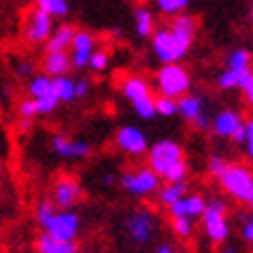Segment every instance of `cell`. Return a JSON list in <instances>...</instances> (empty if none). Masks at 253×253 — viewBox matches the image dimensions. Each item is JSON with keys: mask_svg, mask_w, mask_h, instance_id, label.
<instances>
[{"mask_svg": "<svg viewBox=\"0 0 253 253\" xmlns=\"http://www.w3.org/2000/svg\"><path fill=\"white\" fill-rule=\"evenodd\" d=\"M195 35H198V19L184 12L179 16H172L168 26L156 28L151 38V51L163 65L181 63V58L191 51Z\"/></svg>", "mask_w": 253, "mask_h": 253, "instance_id": "1", "label": "cell"}, {"mask_svg": "<svg viewBox=\"0 0 253 253\" xmlns=\"http://www.w3.org/2000/svg\"><path fill=\"white\" fill-rule=\"evenodd\" d=\"M146 165L161 176L165 184H184L188 176V161L184 146L176 139H158L146 154Z\"/></svg>", "mask_w": 253, "mask_h": 253, "instance_id": "2", "label": "cell"}, {"mask_svg": "<svg viewBox=\"0 0 253 253\" xmlns=\"http://www.w3.org/2000/svg\"><path fill=\"white\" fill-rule=\"evenodd\" d=\"M119 88H121V95L130 102L132 112H135L139 119L149 121V119L158 116V112H156L154 88H151V84H149L144 77H139V75H123Z\"/></svg>", "mask_w": 253, "mask_h": 253, "instance_id": "3", "label": "cell"}, {"mask_svg": "<svg viewBox=\"0 0 253 253\" xmlns=\"http://www.w3.org/2000/svg\"><path fill=\"white\" fill-rule=\"evenodd\" d=\"M221 188L232 200H237L242 205H253V169L244 163H230L228 169L218 176Z\"/></svg>", "mask_w": 253, "mask_h": 253, "instance_id": "4", "label": "cell"}, {"mask_svg": "<svg viewBox=\"0 0 253 253\" xmlns=\"http://www.w3.org/2000/svg\"><path fill=\"white\" fill-rule=\"evenodd\" d=\"M156 91L158 95H169V98H184L191 93V72L181 63H165L156 72Z\"/></svg>", "mask_w": 253, "mask_h": 253, "instance_id": "5", "label": "cell"}, {"mask_svg": "<svg viewBox=\"0 0 253 253\" xmlns=\"http://www.w3.org/2000/svg\"><path fill=\"white\" fill-rule=\"evenodd\" d=\"M202 228L205 235L211 244H225L228 235H230V225H228V205L221 198H211L207 202V209L202 214Z\"/></svg>", "mask_w": 253, "mask_h": 253, "instance_id": "6", "label": "cell"}, {"mask_svg": "<svg viewBox=\"0 0 253 253\" xmlns=\"http://www.w3.org/2000/svg\"><path fill=\"white\" fill-rule=\"evenodd\" d=\"M161 181L163 179L156 174L149 165L137 168V169H128V172H123L121 179H119L121 188L128 193V195H132V198H149V195L158 193L161 191Z\"/></svg>", "mask_w": 253, "mask_h": 253, "instance_id": "7", "label": "cell"}, {"mask_svg": "<svg viewBox=\"0 0 253 253\" xmlns=\"http://www.w3.org/2000/svg\"><path fill=\"white\" fill-rule=\"evenodd\" d=\"M156 230H158V218L149 207H137L126 218V235L137 246L149 244L154 239Z\"/></svg>", "mask_w": 253, "mask_h": 253, "instance_id": "8", "label": "cell"}, {"mask_svg": "<svg viewBox=\"0 0 253 253\" xmlns=\"http://www.w3.org/2000/svg\"><path fill=\"white\" fill-rule=\"evenodd\" d=\"M54 16L46 14L44 9H31L26 14V21H23V31H21V38L23 42L28 44H46L49 38L54 35Z\"/></svg>", "mask_w": 253, "mask_h": 253, "instance_id": "9", "label": "cell"}, {"mask_svg": "<svg viewBox=\"0 0 253 253\" xmlns=\"http://www.w3.org/2000/svg\"><path fill=\"white\" fill-rule=\"evenodd\" d=\"M114 144L119 146V151H123L126 156H132V158L149 154V149H151L144 130L137 126H121L114 135Z\"/></svg>", "mask_w": 253, "mask_h": 253, "instance_id": "10", "label": "cell"}, {"mask_svg": "<svg viewBox=\"0 0 253 253\" xmlns=\"http://www.w3.org/2000/svg\"><path fill=\"white\" fill-rule=\"evenodd\" d=\"M79 230H82V216L75 209H58L51 223L44 228V232H49L56 239H63V242H75Z\"/></svg>", "mask_w": 253, "mask_h": 253, "instance_id": "11", "label": "cell"}, {"mask_svg": "<svg viewBox=\"0 0 253 253\" xmlns=\"http://www.w3.org/2000/svg\"><path fill=\"white\" fill-rule=\"evenodd\" d=\"M82 198H84V188H82V184L75 176L63 174L56 179L54 191H51V200H54V205L58 209H75V205Z\"/></svg>", "mask_w": 253, "mask_h": 253, "instance_id": "12", "label": "cell"}, {"mask_svg": "<svg viewBox=\"0 0 253 253\" xmlns=\"http://www.w3.org/2000/svg\"><path fill=\"white\" fill-rule=\"evenodd\" d=\"M246 119L239 114L237 109H221L218 114H214V123H211V132L221 139H235L237 132L244 128Z\"/></svg>", "mask_w": 253, "mask_h": 253, "instance_id": "13", "label": "cell"}, {"mask_svg": "<svg viewBox=\"0 0 253 253\" xmlns=\"http://www.w3.org/2000/svg\"><path fill=\"white\" fill-rule=\"evenodd\" d=\"M98 51V42H95V35L88 31H77L75 35V42L70 46V56H72V65L75 70H84L88 68L91 63V56Z\"/></svg>", "mask_w": 253, "mask_h": 253, "instance_id": "14", "label": "cell"}, {"mask_svg": "<svg viewBox=\"0 0 253 253\" xmlns=\"http://www.w3.org/2000/svg\"><path fill=\"white\" fill-rule=\"evenodd\" d=\"M207 202L209 200H205L200 193H186L179 202H174L168 209V214H169V218H193V221H198L205 214Z\"/></svg>", "mask_w": 253, "mask_h": 253, "instance_id": "15", "label": "cell"}, {"mask_svg": "<svg viewBox=\"0 0 253 253\" xmlns=\"http://www.w3.org/2000/svg\"><path fill=\"white\" fill-rule=\"evenodd\" d=\"M51 151L65 161H82L91 154V146L84 139H70L68 135H54L51 137Z\"/></svg>", "mask_w": 253, "mask_h": 253, "instance_id": "16", "label": "cell"}, {"mask_svg": "<svg viewBox=\"0 0 253 253\" xmlns=\"http://www.w3.org/2000/svg\"><path fill=\"white\" fill-rule=\"evenodd\" d=\"M251 51L249 49H244V46H237V49H232L230 54L225 56V68L232 70V72H237L239 77H242V82H244V86L251 82L253 77V70H251ZM242 86V88H244Z\"/></svg>", "mask_w": 253, "mask_h": 253, "instance_id": "17", "label": "cell"}, {"mask_svg": "<svg viewBox=\"0 0 253 253\" xmlns=\"http://www.w3.org/2000/svg\"><path fill=\"white\" fill-rule=\"evenodd\" d=\"M72 68H75V65H72V56H70V51H46L44 61H42L44 75H49V77H54V79L68 75Z\"/></svg>", "mask_w": 253, "mask_h": 253, "instance_id": "18", "label": "cell"}, {"mask_svg": "<svg viewBox=\"0 0 253 253\" xmlns=\"http://www.w3.org/2000/svg\"><path fill=\"white\" fill-rule=\"evenodd\" d=\"M207 112L205 109V98L198 93H186L184 98H179V116L188 123H195L198 116H202Z\"/></svg>", "mask_w": 253, "mask_h": 253, "instance_id": "19", "label": "cell"}, {"mask_svg": "<svg viewBox=\"0 0 253 253\" xmlns=\"http://www.w3.org/2000/svg\"><path fill=\"white\" fill-rule=\"evenodd\" d=\"M75 35H77V28L70 26V23H61L54 31V35L46 42V51H70V46L75 42Z\"/></svg>", "mask_w": 253, "mask_h": 253, "instance_id": "20", "label": "cell"}, {"mask_svg": "<svg viewBox=\"0 0 253 253\" xmlns=\"http://www.w3.org/2000/svg\"><path fill=\"white\" fill-rule=\"evenodd\" d=\"M132 26H135V35L137 38H154L156 33V16L149 7H137L132 14Z\"/></svg>", "mask_w": 253, "mask_h": 253, "instance_id": "21", "label": "cell"}, {"mask_svg": "<svg viewBox=\"0 0 253 253\" xmlns=\"http://www.w3.org/2000/svg\"><path fill=\"white\" fill-rule=\"evenodd\" d=\"M38 253H77V242H63L42 230L38 237Z\"/></svg>", "mask_w": 253, "mask_h": 253, "instance_id": "22", "label": "cell"}, {"mask_svg": "<svg viewBox=\"0 0 253 253\" xmlns=\"http://www.w3.org/2000/svg\"><path fill=\"white\" fill-rule=\"evenodd\" d=\"M186 193H188V188H186V181L184 184H165L161 186V191L156 193L158 195V205L165 209H169L174 202H179V200L184 198Z\"/></svg>", "mask_w": 253, "mask_h": 253, "instance_id": "23", "label": "cell"}, {"mask_svg": "<svg viewBox=\"0 0 253 253\" xmlns=\"http://www.w3.org/2000/svg\"><path fill=\"white\" fill-rule=\"evenodd\" d=\"M28 95L31 98H44V95H49V93H56L54 91V77H49V75H35V77H31V82H28Z\"/></svg>", "mask_w": 253, "mask_h": 253, "instance_id": "24", "label": "cell"}, {"mask_svg": "<svg viewBox=\"0 0 253 253\" xmlns=\"http://www.w3.org/2000/svg\"><path fill=\"white\" fill-rule=\"evenodd\" d=\"M54 91L58 95L61 102H72V100H77V82L70 77V75H63V77H56L54 79Z\"/></svg>", "mask_w": 253, "mask_h": 253, "instance_id": "25", "label": "cell"}, {"mask_svg": "<svg viewBox=\"0 0 253 253\" xmlns=\"http://www.w3.org/2000/svg\"><path fill=\"white\" fill-rule=\"evenodd\" d=\"M35 7L44 9L46 14H51L54 19H63L70 12V2L68 0H35Z\"/></svg>", "mask_w": 253, "mask_h": 253, "instance_id": "26", "label": "cell"}, {"mask_svg": "<svg viewBox=\"0 0 253 253\" xmlns=\"http://www.w3.org/2000/svg\"><path fill=\"white\" fill-rule=\"evenodd\" d=\"M156 2V9L165 16H179L184 14L186 7H188V2L191 0H154Z\"/></svg>", "mask_w": 253, "mask_h": 253, "instance_id": "27", "label": "cell"}, {"mask_svg": "<svg viewBox=\"0 0 253 253\" xmlns=\"http://www.w3.org/2000/svg\"><path fill=\"white\" fill-rule=\"evenodd\" d=\"M56 211H58V207L54 205V200H44V202H40L38 205V209H35V221H38V225L42 228V230L51 223V218L56 216Z\"/></svg>", "mask_w": 253, "mask_h": 253, "instance_id": "28", "label": "cell"}, {"mask_svg": "<svg viewBox=\"0 0 253 253\" xmlns=\"http://www.w3.org/2000/svg\"><path fill=\"white\" fill-rule=\"evenodd\" d=\"M156 112H158V116H165V119L179 114V100L169 98V95H156Z\"/></svg>", "mask_w": 253, "mask_h": 253, "instance_id": "29", "label": "cell"}, {"mask_svg": "<svg viewBox=\"0 0 253 253\" xmlns=\"http://www.w3.org/2000/svg\"><path fill=\"white\" fill-rule=\"evenodd\" d=\"M193 228H195V221L193 218H172V230L179 239H188L193 235Z\"/></svg>", "mask_w": 253, "mask_h": 253, "instance_id": "30", "label": "cell"}, {"mask_svg": "<svg viewBox=\"0 0 253 253\" xmlns=\"http://www.w3.org/2000/svg\"><path fill=\"white\" fill-rule=\"evenodd\" d=\"M109 68V51L107 49H98L95 54L91 56V63H88V70L91 72H105Z\"/></svg>", "mask_w": 253, "mask_h": 253, "instance_id": "31", "label": "cell"}, {"mask_svg": "<svg viewBox=\"0 0 253 253\" xmlns=\"http://www.w3.org/2000/svg\"><path fill=\"white\" fill-rule=\"evenodd\" d=\"M228 165H230V161H225V158L218 156V154H214V156H209L207 158V172L214 176V179H218V176L228 169Z\"/></svg>", "mask_w": 253, "mask_h": 253, "instance_id": "32", "label": "cell"}, {"mask_svg": "<svg viewBox=\"0 0 253 253\" xmlns=\"http://www.w3.org/2000/svg\"><path fill=\"white\" fill-rule=\"evenodd\" d=\"M35 102H38V112L40 114H54L56 107L61 105V100H58V95L56 93H49V95H44V98H33Z\"/></svg>", "mask_w": 253, "mask_h": 253, "instance_id": "33", "label": "cell"}, {"mask_svg": "<svg viewBox=\"0 0 253 253\" xmlns=\"http://www.w3.org/2000/svg\"><path fill=\"white\" fill-rule=\"evenodd\" d=\"M19 116L21 119H35V116H40V112H38V102L33 98H26V100H21L19 102Z\"/></svg>", "mask_w": 253, "mask_h": 253, "instance_id": "34", "label": "cell"}, {"mask_svg": "<svg viewBox=\"0 0 253 253\" xmlns=\"http://www.w3.org/2000/svg\"><path fill=\"white\" fill-rule=\"evenodd\" d=\"M242 149H244V154L253 161V116L246 119V123H244V144H242Z\"/></svg>", "mask_w": 253, "mask_h": 253, "instance_id": "35", "label": "cell"}, {"mask_svg": "<svg viewBox=\"0 0 253 253\" xmlns=\"http://www.w3.org/2000/svg\"><path fill=\"white\" fill-rule=\"evenodd\" d=\"M239 221H242V225H239V232H242V239H244L246 244H253V216H239Z\"/></svg>", "mask_w": 253, "mask_h": 253, "instance_id": "36", "label": "cell"}, {"mask_svg": "<svg viewBox=\"0 0 253 253\" xmlns=\"http://www.w3.org/2000/svg\"><path fill=\"white\" fill-rule=\"evenodd\" d=\"M33 63L31 61H14V72L19 75V77H35L33 75Z\"/></svg>", "mask_w": 253, "mask_h": 253, "instance_id": "37", "label": "cell"}, {"mask_svg": "<svg viewBox=\"0 0 253 253\" xmlns=\"http://www.w3.org/2000/svg\"><path fill=\"white\" fill-rule=\"evenodd\" d=\"M88 88H91V82L88 79H77V98H84V95H88Z\"/></svg>", "mask_w": 253, "mask_h": 253, "instance_id": "38", "label": "cell"}, {"mask_svg": "<svg viewBox=\"0 0 253 253\" xmlns=\"http://www.w3.org/2000/svg\"><path fill=\"white\" fill-rule=\"evenodd\" d=\"M242 93H244V102L253 109V77H251V82H249V84L242 88Z\"/></svg>", "mask_w": 253, "mask_h": 253, "instance_id": "39", "label": "cell"}, {"mask_svg": "<svg viewBox=\"0 0 253 253\" xmlns=\"http://www.w3.org/2000/svg\"><path fill=\"white\" fill-rule=\"evenodd\" d=\"M114 184H116V176L112 172H105L102 174V186H114Z\"/></svg>", "mask_w": 253, "mask_h": 253, "instance_id": "40", "label": "cell"}, {"mask_svg": "<svg viewBox=\"0 0 253 253\" xmlns=\"http://www.w3.org/2000/svg\"><path fill=\"white\" fill-rule=\"evenodd\" d=\"M154 253H176V251H174V249H172V246H169V244H161V246H158V249H156Z\"/></svg>", "mask_w": 253, "mask_h": 253, "instance_id": "41", "label": "cell"}, {"mask_svg": "<svg viewBox=\"0 0 253 253\" xmlns=\"http://www.w3.org/2000/svg\"><path fill=\"white\" fill-rule=\"evenodd\" d=\"M221 253H239V251H237V246L225 244V246H223V249H221Z\"/></svg>", "mask_w": 253, "mask_h": 253, "instance_id": "42", "label": "cell"}, {"mask_svg": "<svg viewBox=\"0 0 253 253\" xmlns=\"http://www.w3.org/2000/svg\"><path fill=\"white\" fill-rule=\"evenodd\" d=\"M251 211H253V205H251Z\"/></svg>", "mask_w": 253, "mask_h": 253, "instance_id": "43", "label": "cell"}, {"mask_svg": "<svg viewBox=\"0 0 253 253\" xmlns=\"http://www.w3.org/2000/svg\"><path fill=\"white\" fill-rule=\"evenodd\" d=\"M88 253H95V251H88Z\"/></svg>", "mask_w": 253, "mask_h": 253, "instance_id": "44", "label": "cell"}, {"mask_svg": "<svg viewBox=\"0 0 253 253\" xmlns=\"http://www.w3.org/2000/svg\"><path fill=\"white\" fill-rule=\"evenodd\" d=\"M77 253H79V251H77Z\"/></svg>", "mask_w": 253, "mask_h": 253, "instance_id": "45", "label": "cell"}]
</instances>
